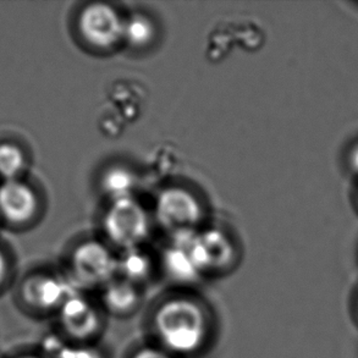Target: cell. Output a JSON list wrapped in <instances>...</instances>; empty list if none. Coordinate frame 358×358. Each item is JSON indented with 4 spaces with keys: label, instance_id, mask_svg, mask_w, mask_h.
Wrapping results in <instances>:
<instances>
[{
    "label": "cell",
    "instance_id": "obj_1",
    "mask_svg": "<svg viewBox=\"0 0 358 358\" xmlns=\"http://www.w3.org/2000/svg\"><path fill=\"white\" fill-rule=\"evenodd\" d=\"M145 327V340L175 358H203L218 334L212 306L185 289L169 291L150 303Z\"/></svg>",
    "mask_w": 358,
    "mask_h": 358
},
{
    "label": "cell",
    "instance_id": "obj_2",
    "mask_svg": "<svg viewBox=\"0 0 358 358\" xmlns=\"http://www.w3.org/2000/svg\"><path fill=\"white\" fill-rule=\"evenodd\" d=\"M59 338L73 345H98L107 330L109 317L103 310L97 296L73 291L64 302L58 315Z\"/></svg>",
    "mask_w": 358,
    "mask_h": 358
},
{
    "label": "cell",
    "instance_id": "obj_3",
    "mask_svg": "<svg viewBox=\"0 0 358 358\" xmlns=\"http://www.w3.org/2000/svg\"><path fill=\"white\" fill-rule=\"evenodd\" d=\"M117 275V257L102 242H83L69 256L65 278L75 291L96 294Z\"/></svg>",
    "mask_w": 358,
    "mask_h": 358
},
{
    "label": "cell",
    "instance_id": "obj_4",
    "mask_svg": "<svg viewBox=\"0 0 358 358\" xmlns=\"http://www.w3.org/2000/svg\"><path fill=\"white\" fill-rule=\"evenodd\" d=\"M44 199L29 176L0 181V230L24 233L39 223Z\"/></svg>",
    "mask_w": 358,
    "mask_h": 358
},
{
    "label": "cell",
    "instance_id": "obj_5",
    "mask_svg": "<svg viewBox=\"0 0 358 358\" xmlns=\"http://www.w3.org/2000/svg\"><path fill=\"white\" fill-rule=\"evenodd\" d=\"M73 291L65 275L37 269L21 278L16 295L20 306L29 315L55 317Z\"/></svg>",
    "mask_w": 358,
    "mask_h": 358
},
{
    "label": "cell",
    "instance_id": "obj_6",
    "mask_svg": "<svg viewBox=\"0 0 358 358\" xmlns=\"http://www.w3.org/2000/svg\"><path fill=\"white\" fill-rule=\"evenodd\" d=\"M104 230L113 245L125 251L137 248L150 233V218L131 197L115 199L104 219Z\"/></svg>",
    "mask_w": 358,
    "mask_h": 358
},
{
    "label": "cell",
    "instance_id": "obj_7",
    "mask_svg": "<svg viewBox=\"0 0 358 358\" xmlns=\"http://www.w3.org/2000/svg\"><path fill=\"white\" fill-rule=\"evenodd\" d=\"M125 20L112 5L92 3L78 17V31L85 43L97 50H110L124 41Z\"/></svg>",
    "mask_w": 358,
    "mask_h": 358
},
{
    "label": "cell",
    "instance_id": "obj_8",
    "mask_svg": "<svg viewBox=\"0 0 358 358\" xmlns=\"http://www.w3.org/2000/svg\"><path fill=\"white\" fill-rule=\"evenodd\" d=\"M157 217L165 228L189 229L202 218L199 199L187 189L171 187L157 201Z\"/></svg>",
    "mask_w": 358,
    "mask_h": 358
},
{
    "label": "cell",
    "instance_id": "obj_9",
    "mask_svg": "<svg viewBox=\"0 0 358 358\" xmlns=\"http://www.w3.org/2000/svg\"><path fill=\"white\" fill-rule=\"evenodd\" d=\"M186 251L201 275L206 273H223L233 264V246L228 238L218 231L206 233L196 238L189 243Z\"/></svg>",
    "mask_w": 358,
    "mask_h": 358
},
{
    "label": "cell",
    "instance_id": "obj_10",
    "mask_svg": "<svg viewBox=\"0 0 358 358\" xmlns=\"http://www.w3.org/2000/svg\"><path fill=\"white\" fill-rule=\"evenodd\" d=\"M97 299L109 318H130L145 301V290L121 276H115L97 292Z\"/></svg>",
    "mask_w": 358,
    "mask_h": 358
},
{
    "label": "cell",
    "instance_id": "obj_11",
    "mask_svg": "<svg viewBox=\"0 0 358 358\" xmlns=\"http://www.w3.org/2000/svg\"><path fill=\"white\" fill-rule=\"evenodd\" d=\"M31 153L17 137H0V181L22 179L29 176Z\"/></svg>",
    "mask_w": 358,
    "mask_h": 358
},
{
    "label": "cell",
    "instance_id": "obj_12",
    "mask_svg": "<svg viewBox=\"0 0 358 358\" xmlns=\"http://www.w3.org/2000/svg\"><path fill=\"white\" fill-rule=\"evenodd\" d=\"M153 266L150 257L138 248H132L119 258L117 257V276L134 282L143 289L150 280Z\"/></svg>",
    "mask_w": 358,
    "mask_h": 358
},
{
    "label": "cell",
    "instance_id": "obj_13",
    "mask_svg": "<svg viewBox=\"0 0 358 358\" xmlns=\"http://www.w3.org/2000/svg\"><path fill=\"white\" fill-rule=\"evenodd\" d=\"M155 24L145 15H134L125 21L124 39L135 48H143L153 41Z\"/></svg>",
    "mask_w": 358,
    "mask_h": 358
},
{
    "label": "cell",
    "instance_id": "obj_14",
    "mask_svg": "<svg viewBox=\"0 0 358 358\" xmlns=\"http://www.w3.org/2000/svg\"><path fill=\"white\" fill-rule=\"evenodd\" d=\"M134 185V175L125 169L110 170L104 178V189H107L108 194L114 197V201L130 197Z\"/></svg>",
    "mask_w": 358,
    "mask_h": 358
},
{
    "label": "cell",
    "instance_id": "obj_15",
    "mask_svg": "<svg viewBox=\"0 0 358 358\" xmlns=\"http://www.w3.org/2000/svg\"><path fill=\"white\" fill-rule=\"evenodd\" d=\"M15 253L8 242L0 238V292L5 290L15 275Z\"/></svg>",
    "mask_w": 358,
    "mask_h": 358
},
{
    "label": "cell",
    "instance_id": "obj_16",
    "mask_svg": "<svg viewBox=\"0 0 358 358\" xmlns=\"http://www.w3.org/2000/svg\"><path fill=\"white\" fill-rule=\"evenodd\" d=\"M62 340V339H60ZM62 350L54 356H48L49 358H104L101 350L98 349V345L86 346V345H73L65 343L62 340L60 343Z\"/></svg>",
    "mask_w": 358,
    "mask_h": 358
},
{
    "label": "cell",
    "instance_id": "obj_17",
    "mask_svg": "<svg viewBox=\"0 0 358 358\" xmlns=\"http://www.w3.org/2000/svg\"><path fill=\"white\" fill-rule=\"evenodd\" d=\"M126 358H175L148 340L136 345Z\"/></svg>",
    "mask_w": 358,
    "mask_h": 358
},
{
    "label": "cell",
    "instance_id": "obj_18",
    "mask_svg": "<svg viewBox=\"0 0 358 358\" xmlns=\"http://www.w3.org/2000/svg\"><path fill=\"white\" fill-rule=\"evenodd\" d=\"M350 165L358 174V145L350 153Z\"/></svg>",
    "mask_w": 358,
    "mask_h": 358
},
{
    "label": "cell",
    "instance_id": "obj_19",
    "mask_svg": "<svg viewBox=\"0 0 358 358\" xmlns=\"http://www.w3.org/2000/svg\"><path fill=\"white\" fill-rule=\"evenodd\" d=\"M15 358H49L45 354H37V352H26L16 356Z\"/></svg>",
    "mask_w": 358,
    "mask_h": 358
},
{
    "label": "cell",
    "instance_id": "obj_20",
    "mask_svg": "<svg viewBox=\"0 0 358 358\" xmlns=\"http://www.w3.org/2000/svg\"><path fill=\"white\" fill-rule=\"evenodd\" d=\"M357 310H358V305H357Z\"/></svg>",
    "mask_w": 358,
    "mask_h": 358
}]
</instances>
